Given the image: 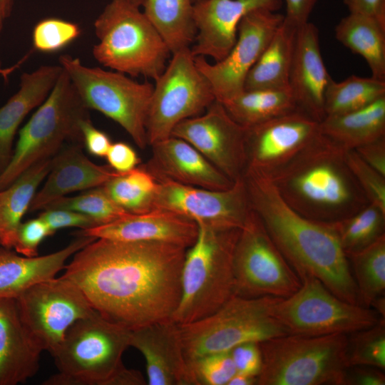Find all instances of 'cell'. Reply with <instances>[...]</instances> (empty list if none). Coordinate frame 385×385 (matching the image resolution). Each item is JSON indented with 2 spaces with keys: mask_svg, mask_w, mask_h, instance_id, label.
<instances>
[{
  "mask_svg": "<svg viewBox=\"0 0 385 385\" xmlns=\"http://www.w3.org/2000/svg\"><path fill=\"white\" fill-rule=\"evenodd\" d=\"M186 250L162 242L96 238L73 255L62 276L103 317L133 330L171 319Z\"/></svg>",
  "mask_w": 385,
  "mask_h": 385,
  "instance_id": "1",
  "label": "cell"
},
{
  "mask_svg": "<svg viewBox=\"0 0 385 385\" xmlns=\"http://www.w3.org/2000/svg\"><path fill=\"white\" fill-rule=\"evenodd\" d=\"M242 180L250 208L299 279L313 277L337 297L359 304L348 257L330 224L294 211L266 175L246 169Z\"/></svg>",
  "mask_w": 385,
  "mask_h": 385,
  "instance_id": "2",
  "label": "cell"
},
{
  "mask_svg": "<svg viewBox=\"0 0 385 385\" xmlns=\"http://www.w3.org/2000/svg\"><path fill=\"white\" fill-rule=\"evenodd\" d=\"M345 150L321 133L303 152L268 176L282 199L299 215L333 223L369 202L350 170Z\"/></svg>",
  "mask_w": 385,
  "mask_h": 385,
  "instance_id": "3",
  "label": "cell"
},
{
  "mask_svg": "<svg viewBox=\"0 0 385 385\" xmlns=\"http://www.w3.org/2000/svg\"><path fill=\"white\" fill-rule=\"evenodd\" d=\"M130 330L96 312L74 322L51 354L58 373L44 385H125L128 369L122 356Z\"/></svg>",
  "mask_w": 385,
  "mask_h": 385,
  "instance_id": "4",
  "label": "cell"
},
{
  "mask_svg": "<svg viewBox=\"0 0 385 385\" xmlns=\"http://www.w3.org/2000/svg\"><path fill=\"white\" fill-rule=\"evenodd\" d=\"M197 225V238L185 252L180 297L171 317L178 324L210 315L235 294L233 256L240 229Z\"/></svg>",
  "mask_w": 385,
  "mask_h": 385,
  "instance_id": "5",
  "label": "cell"
},
{
  "mask_svg": "<svg viewBox=\"0 0 385 385\" xmlns=\"http://www.w3.org/2000/svg\"><path fill=\"white\" fill-rule=\"evenodd\" d=\"M98 40L95 59L105 67L132 77L157 79L171 52L140 7L129 0H111L94 22Z\"/></svg>",
  "mask_w": 385,
  "mask_h": 385,
  "instance_id": "6",
  "label": "cell"
},
{
  "mask_svg": "<svg viewBox=\"0 0 385 385\" xmlns=\"http://www.w3.org/2000/svg\"><path fill=\"white\" fill-rule=\"evenodd\" d=\"M259 344L256 385H344L347 334H287Z\"/></svg>",
  "mask_w": 385,
  "mask_h": 385,
  "instance_id": "7",
  "label": "cell"
},
{
  "mask_svg": "<svg viewBox=\"0 0 385 385\" xmlns=\"http://www.w3.org/2000/svg\"><path fill=\"white\" fill-rule=\"evenodd\" d=\"M279 298L234 294L210 315L189 324H177L188 362L204 355L230 351L242 343L261 342L289 334L272 315Z\"/></svg>",
  "mask_w": 385,
  "mask_h": 385,
  "instance_id": "8",
  "label": "cell"
},
{
  "mask_svg": "<svg viewBox=\"0 0 385 385\" xmlns=\"http://www.w3.org/2000/svg\"><path fill=\"white\" fill-rule=\"evenodd\" d=\"M87 111L63 68L49 95L21 129L11 158L0 173V191L34 163L52 158L66 140H83L81 123L89 118Z\"/></svg>",
  "mask_w": 385,
  "mask_h": 385,
  "instance_id": "9",
  "label": "cell"
},
{
  "mask_svg": "<svg viewBox=\"0 0 385 385\" xmlns=\"http://www.w3.org/2000/svg\"><path fill=\"white\" fill-rule=\"evenodd\" d=\"M59 64L88 109L113 120L139 148L148 145L145 120L153 84L139 83L118 71L86 66L69 55L61 56Z\"/></svg>",
  "mask_w": 385,
  "mask_h": 385,
  "instance_id": "10",
  "label": "cell"
},
{
  "mask_svg": "<svg viewBox=\"0 0 385 385\" xmlns=\"http://www.w3.org/2000/svg\"><path fill=\"white\" fill-rule=\"evenodd\" d=\"M300 279L299 288L287 297H279L272 309L273 317L289 334H349L384 318L371 308L340 299L313 277Z\"/></svg>",
  "mask_w": 385,
  "mask_h": 385,
  "instance_id": "11",
  "label": "cell"
},
{
  "mask_svg": "<svg viewBox=\"0 0 385 385\" xmlns=\"http://www.w3.org/2000/svg\"><path fill=\"white\" fill-rule=\"evenodd\" d=\"M195 58L190 48L172 53L155 80L145 120L148 145L171 136L177 124L201 114L215 100Z\"/></svg>",
  "mask_w": 385,
  "mask_h": 385,
  "instance_id": "12",
  "label": "cell"
},
{
  "mask_svg": "<svg viewBox=\"0 0 385 385\" xmlns=\"http://www.w3.org/2000/svg\"><path fill=\"white\" fill-rule=\"evenodd\" d=\"M235 295L285 298L301 286V279L279 250L251 209L240 229L233 256Z\"/></svg>",
  "mask_w": 385,
  "mask_h": 385,
  "instance_id": "13",
  "label": "cell"
},
{
  "mask_svg": "<svg viewBox=\"0 0 385 385\" xmlns=\"http://www.w3.org/2000/svg\"><path fill=\"white\" fill-rule=\"evenodd\" d=\"M15 299L27 331L50 354L74 322L96 312L80 288L63 276L37 283Z\"/></svg>",
  "mask_w": 385,
  "mask_h": 385,
  "instance_id": "14",
  "label": "cell"
},
{
  "mask_svg": "<svg viewBox=\"0 0 385 385\" xmlns=\"http://www.w3.org/2000/svg\"><path fill=\"white\" fill-rule=\"evenodd\" d=\"M284 20V15L268 9L246 14L237 26L236 41L221 61L210 63L195 56V63L209 82L215 99L227 101L244 91L247 76Z\"/></svg>",
  "mask_w": 385,
  "mask_h": 385,
  "instance_id": "15",
  "label": "cell"
},
{
  "mask_svg": "<svg viewBox=\"0 0 385 385\" xmlns=\"http://www.w3.org/2000/svg\"><path fill=\"white\" fill-rule=\"evenodd\" d=\"M153 209L176 212L197 224L241 229L250 212L242 178L225 190H210L156 180Z\"/></svg>",
  "mask_w": 385,
  "mask_h": 385,
  "instance_id": "16",
  "label": "cell"
},
{
  "mask_svg": "<svg viewBox=\"0 0 385 385\" xmlns=\"http://www.w3.org/2000/svg\"><path fill=\"white\" fill-rule=\"evenodd\" d=\"M171 136L189 143L232 181L242 178L247 167L245 128L217 100L202 114L180 121Z\"/></svg>",
  "mask_w": 385,
  "mask_h": 385,
  "instance_id": "17",
  "label": "cell"
},
{
  "mask_svg": "<svg viewBox=\"0 0 385 385\" xmlns=\"http://www.w3.org/2000/svg\"><path fill=\"white\" fill-rule=\"evenodd\" d=\"M319 134V122L299 111L245 128L246 169L270 175L303 152Z\"/></svg>",
  "mask_w": 385,
  "mask_h": 385,
  "instance_id": "18",
  "label": "cell"
},
{
  "mask_svg": "<svg viewBox=\"0 0 385 385\" xmlns=\"http://www.w3.org/2000/svg\"><path fill=\"white\" fill-rule=\"evenodd\" d=\"M282 5V0H196L192 55L222 60L234 46L237 26L246 14L257 9L277 11Z\"/></svg>",
  "mask_w": 385,
  "mask_h": 385,
  "instance_id": "19",
  "label": "cell"
},
{
  "mask_svg": "<svg viewBox=\"0 0 385 385\" xmlns=\"http://www.w3.org/2000/svg\"><path fill=\"white\" fill-rule=\"evenodd\" d=\"M130 346L144 356L149 385H196L171 319L130 330Z\"/></svg>",
  "mask_w": 385,
  "mask_h": 385,
  "instance_id": "20",
  "label": "cell"
},
{
  "mask_svg": "<svg viewBox=\"0 0 385 385\" xmlns=\"http://www.w3.org/2000/svg\"><path fill=\"white\" fill-rule=\"evenodd\" d=\"M332 80L322 56L317 27L307 22L297 28L289 75V88L298 111L321 122L324 95Z\"/></svg>",
  "mask_w": 385,
  "mask_h": 385,
  "instance_id": "21",
  "label": "cell"
},
{
  "mask_svg": "<svg viewBox=\"0 0 385 385\" xmlns=\"http://www.w3.org/2000/svg\"><path fill=\"white\" fill-rule=\"evenodd\" d=\"M150 146L151 157L141 165L156 180H169L210 190H225L234 183L181 138L170 136Z\"/></svg>",
  "mask_w": 385,
  "mask_h": 385,
  "instance_id": "22",
  "label": "cell"
},
{
  "mask_svg": "<svg viewBox=\"0 0 385 385\" xmlns=\"http://www.w3.org/2000/svg\"><path fill=\"white\" fill-rule=\"evenodd\" d=\"M197 233L195 221L172 211L153 209L81 230L76 235L128 242H162L188 249L195 242Z\"/></svg>",
  "mask_w": 385,
  "mask_h": 385,
  "instance_id": "23",
  "label": "cell"
},
{
  "mask_svg": "<svg viewBox=\"0 0 385 385\" xmlns=\"http://www.w3.org/2000/svg\"><path fill=\"white\" fill-rule=\"evenodd\" d=\"M118 173L109 165L93 163L78 146L69 147L52 158L46 180L36 192L29 210L44 209L70 192L102 186Z\"/></svg>",
  "mask_w": 385,
  "mask_h": 385,
  "instance_id": "24",
  "label": "cell"
},
{
  "mask_svg": "<svg viewBox=\"0 0 385 385\" xmlns=\"http://www.w3.org/2000/svg\"><path fill=\"white\" fill-rule=\"evenodd\" d=\"M42 351L22 322L16 299H0V385H16L33 377Z\"/></svg>",
  "mask_w": 385,
  "mask_h": 385,
  "instance_id": "25",
  "label": "cell"
},
{
  "mask_svg": "<svg viewBox=\"0 0 385 385\" xmlns=\"http://www.w3.org/2000/svg\"><path fill=\"white\" fill-rule=\"evenodd\" d=\"M95 239L77 235L64 248L43 256H21L0 248V299H16L34 284L55 277L72 255Z\"/></svg>",
  "mask_w": 385,
  "mask_h": 385,
  "instance_id": "26",
  "label": "cell"
},
{
  "mask_svg": "<svg viewBox=\"0 0 385 385\" xmlns=\"http://www.w3.org/2000/svg\"><path fill=\"white\" fill-rule=\"evenodd\" d=\"M62 71L60 64L46 65L23 73L18 91L0 108V173L11 158L19 126L30 111L45 101Z\"/></svg>",
  "mask_w": 385,
  "mask_h": 385,
  "instance_id": "27",
  "label": "cell"
},
{
  "mask_svg": "<svg viewBox=\"0 0 385 385\" xmlns=\"http://www.w3.org/2000/svg\"><path fill=\"white\" fill-rule=\"evenodd\" d=\"M319 130L344 150L385 137V96L354 111L324 117Z\"/></svg>",
  "mask_w": 385,
  "mask_h": 385,
  "instance_id": "28",
  "label": "cell"
},
{
  "mask_svg": "<svg viewBox=\"0 0 385 385\" xmlns=\"http://www.w3.org/2000/svg\"><path fill=\"white\" fill-rule=\"evenodd\" d=\"M297 27L284 19L249 71L244 90L289 88Z\"/></svg>",
  "mask_w": 385,
  "mask_h": 385,
  "instance_id": "29",
  "label": "cell"
},
{
  "mask_svg": "<svg viewBox=\"0 0 385 385\" xmlns=\"http://www.w3.org/2000/svg\"><path fill=\"white\" fill-rule=\"evenodd\" d=\"M52 158L41 160L23 172L9 187L1 190L0 245L13 247L21 219L29 210L39 185L51 167Z\"/></svg>",
  "mask_w": 385,
  "mask_h": 385,
  "instance_id": "30",
  "label": "cell"
},
{
  "mask_svg": "<svg viewBox=\"0 0 385 385\" xmlns=\"http://www.w3.org/2000/svg\"><path fill=\"white\" fill-rule=\"evenodd\" d=\"M335 37L366 61L371 77L385 81V25L366 15L349 13L335 27Z\"/></svg>",
  "mask_w": 385,
  "mask_h": 385,
  "instance_id": "31",
  "label": "cell"
},
{
  "mask_svg": "<svg viewBox=\"0 0 385 385\" xmlns=\"http://www.w3.org/2000/svg\"><path fill=\"white\" fill-rule=\"evenodd\" d=\"M221 103L245 128L298 111L289 88L244 90Z\"/></svg>",
  "mask_w": 385,
  "mask_h": 385,
  "instance_id": "32",
  "label": "cell"
},
{
  "mask_svg": "<svg viewBox=\"0 0 385 385\" xmlns=\"http://www.w3.org/2000/svg\"><path fill=\"white\" fill-rule=\"evenodd\" d=\"M193 6L194 0H145L142 6L171 54L194 43L197 31Z\"/></svg>",
  "mask_w": 385,
  "mask_h": 385,
  "instance_id": "33",
  "label": "cell"
},
{
  "mask_svg": "<svg viewBox=\"0 0 385 385\" xmlns=\"http://www.w3.org/2000/svg\"><path fill=\"white\" fill-rule=\"evenodd\" d=\"M358 295V304L371 308L384 295L385 234L363 250L347 256Z\"/></svg>",
  "mask_w": 385,
  "mask_h": 385,
  "instance_id": "34",
  "label": "cell"
},
{
  "mask_svg": "<svg viewBox=\"0 0 385 385\" xmlns=\"http://www.w3.org/2000/svg\"><path fill=\"white\" fill-rule=\"evenodd\" d=\"M385 96V81L352 75L329 83L324 95L325 117L344 114L365 107Z\"/></svg>",
  "mask_w": 385,
  "mask_h": 385,
  "instance_id": "35",
  "label": "cell"
},
{
  "mask_svg": "<svg viewBox=\"0 0 385 385\" xmlns=\"http://www.w3.org/2000/svg\"><path fill=\"white\" fill-rule=\"evenodd\" d=\"M157 181L142 165L123 173H119L103 188L122 208L131 214L153 210Z\"/></svg>",
  "mask_w": 385,
  "mask_h": 385,
  "instance_id": "36",
  "label": "cell"
},
{
  "mask_svg": "<svg viewBox=\"0 0 385 385\" xmlns=\"http://www.w3.org/2000/svg\"><path fill=\"white\" fill-rule=\"evenodd\" d=\"M329 224L348 256L363 250L385 234V213L369 203L354 215Z\"/></svg>",
  "mask_w": 385,
  "mask_h": 385,
  "instance_id": "37",
  "label": "cell"
},
{
  "mask_svg": "<svg viewBox=\"0 0 385 385\" xmlns=\"http://www.w3.org/2000/svg\"><path fill=\"white\" fill-rule=\"evenodd\" d=\"M45 209H66L91 217L98 225L108 224L131 214L119 206L106 192L103 186L74 197H62Z\"/></svg>",
  "mask_w": 385,
  "mask_h": 385,
  "instance_id": "38",
  "label": "cell"
},
{
  "mask_svg": "<svg viewBox=\"0 0 385 385\" xmlns=\"http://www.w3.org/2000/svg\"><path fill=\"white\" fill-rule=\"evenodd\" d=\"M348 367L367 366L385 370V320L347 334Z\"/></svg>",
  "mask_w": 385,
  "mask_h": 385,
  "instance_id": "39",
  "label": "cell"
},
{
  "mask_svg": "<svg viewBox=\"0 0 385 385\" xmlns=\"http://www.w3.org/2000/svg\"><path fill=\"white\" fill-rule=\"evenodd\" d=\"M81 34L78 24L58 18L39 21L34 27L32 43L40 52L53 53L68 46Z\"/></svg>",
  "mask_w": 385,
  "mask_h": 385,
  "instance_id": "40",
  "label": "cell"
},
{
  "mask_svg": "<svg viewBox=\"0 0 385 385\" xmlns=\"http://www.w3.org/2000/svg\"><path fill=\"white\" fill-rule=\"evenodd\" d=\"M189 364L196 385H227L237 373L230 351L204 355Z\"/></svg>",
  "mask_w": 385,
  "mask_h": 385,
  "instance_id": "41",
  "label": "cell"
},
{
  "mask_svg": "<svg viewBox=\"0 0 385 385\" xmlns=\"http://www.w3.org/2000/svg\"><path fill=\"white\" fill-rule=\"evenodd\" d=\"M346 162L369 202L385 213V176L366 164L354 150H345Z\"/></svg>",
  "mask_w": 385,
  "mask_h": 385,
  "instance_id": "42",
  "label": "cell"
},
{
  "mask_svg": "<svg viewBox=\"0 0 385 385\" xmlns=\"http://www.w3.org/2000/svg\"><path fill=\"white\" fill-rule=\"evenodd\" d=\"M51 235L46 223L39 217L21 222L16 231L13 248L26 257L38 256L41 242Z\"/></svg>",
  "mask_w": 385,
  "mask_h": 385,
  "instance_id": "43",
  "label": "cell"
},
{
  "mask_svg": "<svg viewBox=\"0 0 385 385\" xmlns=\"http://www.w3.org/2000/svg\"><path fill=\"white\" fill-rule=\"evenodd\" d=\"M39 217L48 225L53 234L66 227H80L81 230L97 226L89 216L66 209H45Z\"/></svg>",
  "mask_w": 385,
  "mask_h": 385,
  "instance_id": "44",
  "label": "cell"
},
{
  "mask_svg": "<svg viewBox=\"0 0 385 385\" xmlns=\"http://www.w3.org/2000/svg\"><path fill=\"white\" fill-rule=\"evenodd\" d=\"M237 372L257 377L262 367V354L259 342L240 344L230 350Z\"/></svg>",
  "mask_w": 385,
  "mask_h": 385,
  "instance_id": "45",
  "label": "cell"
},
{
  "mask_svg": "<svg viewBox=\"0 0 385 385\" xmlns=\"http://www.w3.org/2000/svg\"><path fill=\"white\" fill-rule=\"evenodd\" d=\"M106 157L110 167L120 173L134 169L140 163L135 150L123 142L112 143Z\"/></svg>",
  "mask_w": 385,
  "mask_h": 385,
  "instance_id": "46",
  "label": "cell"
},
{
  "mask_svg": "<svg viewBox=\"0 0 385 385\" xmlns=\"http://www.w3.org/2000/svg\"><path fill=\"white\" fill-rule=\"evenodd\" d=\"M81 130L88 151L98 157H105L112 144L108 135L93 126L89 118L81 123Z\"/></svg>",
  "mask_w": 385,
  "mask_h": 385,
  "instance_id": "47",
  "label": "cell"
},
{
  "mask_svg": "<svg viewBox=\"0 0 385 385\" xmlns=\"http://www.w3.org/2000/svg\"><path fill=\"white\" fill-rule=\"evenodd\" d=\"M384 371L367 366L347 367L344 385H384Z\"/></svg>",
  "mask_w": 385,
  "mask_h": 385,
  "instance_id": "48",
  "label": "cell"
},
{
  "mask_svg": "<svg viewBox=\"0 0 385 385\" xmlns=\"http://www.w3.org/2000/svg\"><path fill=\"white\" fill-rule=\"evenodd\" d=\"M369 166L385 176V137L354 149Z\"/></svg>",
  "mask_w": 385,
  "mask_h": 385,
  "instance_id": "49",
  "label": "cell"
},
{
  "mask_svg": "<svg viewBox=\"0 0 385 385\" xmlns=\"http://www.w3.org/2000/svg\"><path fill=\"white\" fill-rule=\"evenodd\" d=\"M286 14L284 19L296 27L309 21V16L317 0H284Z\"/></svg>",
  "mask_w": 385,
  "mask_h": 385,
  "instance_id": "50",
  "label": "cell"
},
{
  "mask_svg": "<svg viewBox=\"0 0 385 385\" xmlns=\"http://www.w3.org/2000/svg\"><path fill=\"white\" fill-rule=\"evenodd\" d=\"M349 13L373 17L385 25V0H343Z\"/></svg>",
  "mask_w": 385,
  "mask_h": 385,
  "instance_id": "51",
  "label": "cell"
},
{
  "mask_svg": "<svg viewBox=\"0 0 385 385\" xmlns=\"http://www.w3.org/2000/svg\"><path fill=\"white\" fill-rule=\"evenodd\" d=\"M257 377L237 372L227 385H256Z\"/></svg>",
  "mask_w": 385,
  "mask_h": 385,
  "instance_id": "52",
  "label": "cell"
},
{
  "mask_svg": "<svg viewBox=\"0 0 385 385\" xmlns=\"http://www.w3.org/2000/svg\"><path fill=\"white\" fill-rule=\"evenodd\" d=\"M14 0H0V21H4L12 10Z\"/></svg>",
  "mask_w": 385,
  "mask_h": 385,
  "instance_id": "53",
  "label": "cell"
},
{
  "mask_svg": "<svg viewBox=\"0 0 385 385\" xmlns=\"http://www.w3.org/2000/svg\"><path fill=\"white\" fill-rule=\"evenodd\" d=\"M132 4L139 7H141L145 0H129Z\"/></svg>",
  "mask_w": 385,
  "mask_h": 385,
  "instance_id": "54",
  "label": "cell"
},
{
  "mask_svg": "<svg viewBox=\"0 0 385 385\" xmlns=\"http://www.w3.org/2000/svg\"><path fill=\"white\" fill-rule=\"evenodd\" d=\"M3 24H4V22L0 21V36H1V31H2V29H3ZM1 72V61H0V73Z\"/></svg>",
  "mask_w": 385,
  "mask_h": 385,
  "instance_id": "55",
  "label": "cell"
},
{
  "mask_svg": "<svg viewBox=\"0 0 385 385\" xmlns=\"http://www.w3.org/2000/svg\"><path fill=\"white\" fill-rule=\"evenodd\" d=\"M1 192L0 191V198H1Z\"/></svg>",
  "mask_w": 385,
  "mask_h": 385,
  "instance_id": "56",
  "label": "cell"
},
{
  "mask_svg": "<svg viewBox=\"0 0 385 385\" xmlns=\"http://www.w3.org/2000/svg\"><path fill=\"white\" fill-rule=\"evenodd\" d=\"M196 0H194V2Z\"/></svg>",
  "mask_w": 385,
  "mask_h": 385,
  "instance_id": "57",
  "label": "cell"
}]
</instances>
